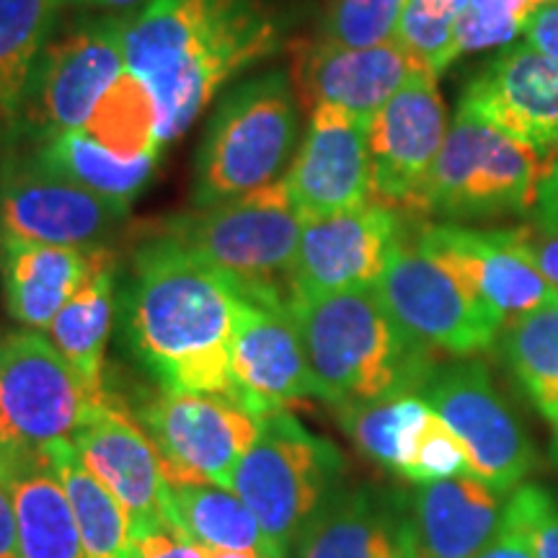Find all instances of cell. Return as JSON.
I'll return each instance as SVG.
<instances>
[{
    "instance_id": "1",
    "label": "cell",
    "mask_w": 558,
    "mask_h": 558,
    "mask_svg": "<svg viewBox=\"0 0 558 558\" xmlns=\"http://www.w3.org/2000/svg\"><path fill=\"white\" fill-rule=\"evenodd\" d=\"M282 45L264 0H150L124 32V65L158 104L160 145L184 135L215 94Z\"/></svg>"
},
{
    "instance_id": "2",
    "label": "cell",
    "mask_w": 558,
    "mask_h": 558,
    "mask_svg": "<svg viewBox=\"0 0 558 558\" xmlns=\"http://www.w3.org/2000/svg\"><path fill=\"white\" fill-rule=\"evenodd\" d=\"M241 279L166 235L135 256L128 333L137 360L173 393H230Z\"/></svg>"
},
{
    "instance_id": "3",
    "label": "cell",
    "mask_w": 558,
    "mask_h": 558,
    "mask_svg": "<svg viewBox=\"0 0 558 558\" xmlns=\"http://www.w3.org/2000/svg\"><path fill=\"white\" fill-rule=\"evenodd\" d=\"M320 401L333 409L367 407L418 393L439 362L403 329L378 290L303 295L288 292Z\"/></svg>"
},
{
    "instance_id": "4",
    "label": "cell",
    "mask_w": 558,
    "mask_h": 558,
    "mask_svg": "<svg viewBox=\"0 0 558 558\" xmlns=\"http://www.w3.org/2000/svg\"><path fill=\"white\" fill-rule=\"evenodd\" d=\"M298 130V94L282 70L239 83L207 124L194 169V207L220 205L284 179Z\"/></svg>"
},
{
    "instance_id": "5",
    "label": "cell",
    "mask_w": 558,
    "mask_h": 558,
    "mask_svg": "<svg viewBox=\"0 0 558 558\" xmlns=\"http://www.w3.org/2000/svg\"><path fill=\"white\" fill-rule=\"evenodd\" d=\"M344 471L337 445L282 409L259 416V435L235 465L228 488L246 501L277 554L295 558L305 530L344 486Z\"/></svg>"
},
{
    "instance_id": "6",
    "label": "cell",
    "mask_w": 558,
    "mask_h": 558,
    "mask_svg": "<svg viewBox=\"0 0 558 558\" xmlns=\"http://www.w3.org/2000/svg\"><path fill=\"white\" fill-rule=\"evenodd\" d=\"M543 158L505 132L460 109L414 202L439 222H478L530 215Z\"/></svg>"
},
{
    "instance_id": "7",
    "label": "cell",
    "mask_w": 558,
    "mask_h": 558,
    "mask_svg": "<svg viewBox=\"0 0 558 558\" xmlns=\"http://www.w3.org/2000/svg\"><path fill=\"white\" fill-rule=\"evenodd\" d=\"M303 226L279 179L243 197L160 222V235L246 282H275L290 275Z\"/></svg>"
},
{
    "instance_id": "8",
    "label": "cell",
    "mask_w": 558,
    "mask_h": 558,
    "mask_svg": "<svg viewBox=\"0 0 558 558\" xmlns=\"http://www.w3.org/2000/svg\"><path fill=\"white\" fill-rule=\"evenodd\" d=\"M375 290L411 337L456 360L492 349L505 329V318L416 241L401 239Z\"/></svg>"
},
{
    "instance_id": "9",
    "label": "cell",
    "mask_w": 558,
    "mask_h": 558,
    "mask_svg": "<svg viewBox=\"0 0 558 558\" xmlns=\"http://www.w3.org/2000/svg\"><path fill=\"white\" fill-rule=\"evenodd\" d=\"M254 416L318 399L303 339L277 282L241 279L230 344V393Z\"/></svg>"
},
{
    "instance_id": "10",
    "label": "cell",
    "mask_w": 558,
    "mask_h": 558,
    "mask_svg": "<svg viewBox=\"0 0 558 558\" xmlns=\"http://www.w3.org/2000/svg\"><path fill=\"white\" fill-rule=\"evenodd\" d=\"M124 32L128 21L107 16L83 21L52 39L34 65L13 128H21L34 140L86 128L101 96L128 70Z\"/></svg>"
},
{
    "instance_id": "11",
    "label": "cell",
    "mask_w": 558,
    "mask_h": 558,
    "mask_svg": "<svg viewBox=\"0 0 558 558\" xmlns=\"http://www.w3.org/2000/svg\"><path fill=\"white\" fill-rule=\"evenodd\" d=\"M418 396L465 445L481 481L501 494L525 484L535 465L533 439L484 362L471 357L437 365Z\"/></svg>"
},
{
    "instance_id": "12",
    "label": "cell",
    "mask_w": 558,
    "mask_h": 558,
    "mask_svg": "<svg viewBox=\"0 0 558 558\" xmlns=\"http://www.w3.org/2000/svg\"><path fill=\"white\" fill-rule=\"evenodd\" d=\"M104 393H94L39 331L9 333L0 349V456L70 439Z\"/></svg>"
},
{
    "instance_id": "13",
    "label": "cell",
    "mask_w": 558,
    "mask_h": 558,
    "mask_svg": "<svg viewBox=\"0 0 558 558\" xmlns=\"http://www.w3.org/2000/svg\"><path fill=\"white\" fill-rule=\"evenodd\" d=\"M135 418L156 445L169 484L207 481L228 488L235 465L259 435V416L228 393L163 390L140 403Z\"/></svg>"
},
{
    "instance_id": "14",
    "label": "cell",
    "mask_w": 558,
    "mask_h": 558,
    "mask_svg": "<svg viewBox=\"0 0 558 558\" xmlns=\"http://www.w3.org/2000/svg\"><path fill=\"white\" fill-rule=\"evenodd\" d=\"M128 209L83 190L52 169L37 148L0 163V235L70 248H99Z\"/></svg>"
},
{
    "instance_id": "15",
    "label": "cell",
    "mask_w": 558,
    "mask_h": 558,
    "mask_svg": "<svg viewBox=\"0 0 558 558\" xmlns=\"http://www.w3.org/2000/svg\"><path fill=\"white\" fill-rule=\"evenodd\" d=\"M414 241L442 262L473 295L509 320L558 300L527 251L525 228H469L427 222Z\"/></svg>"
},
{
    "instance_id": "16",
    "label": "cell",
    "mask_w": 558,
    "mask_h": 558,
    "mask_svg": "<svg viewBox=\"0 0 558 558\" xmlns=\"http://www.w3.org/2000/svg\"><path fill=\"white\" fill-rule=\"evenodd\" d=\"M401 239L403 220L383 202L308 220L288 275V292L320 295L373 288Z\"/></svg>"
},
{
    "instance_id": "17",
    "label": "cell",
    "mask_w": 558,
    "mask_h": 558,
    "mask_svg": "<svg viewBox=\"0 0 558 558\" xmlns=\"http://www.w3.org/2000/svg\"><path fill=\"white\" fill-rule=\"evenodd\" d=\"M448 130L437 75L422 70L369 120L373 199L388 207H414Z\"/></svg>"
},
{
    "instance_id": "18",
    "label": "cell",
    "mask_w": 558,
    "mask_h": 558,
    "mask_svg": "<svg viewBox=\"0 0 558 558\" xmlns=\"http://www.w3.org/2000/svg\"><path fill=\"white\" fill-rule=\"evenodd\" d=\"M70 442L86 469L120 499L130 520V538L166 525V488L156 445L137 418L104 393L83 414Z\"/></svg>"
},
{
    "instance_id": "19",
    "label": "cell",
    "mask_w": 558,
    "mask_h": 558,
    "mask_svg": "<svg viewBox=\"0 0 558 558\" xmlns=\"http://www.w3.org/2000/svg\"><path fill=\"white\" fill-rule=\"evenodd\" d=\"M367 128L369 120L333 104L313 107L303 145L284 173L292 205L305 222L375 202Z\"/></svg>"
},
{
    "instance_id": "20",
    "label": "cell",
    "mask_w": 558,
    "mask_h": 558,
    "mask_svg": "<svg viewBox=\"0 0 558 558\" xmlns=\"http://www.w3.org/2000/svg\"><path fill=\"white\" fill-rule=\"evenodd\" d=\"M460 109L494 124L543 160L558 153V62L530 47L509 45L465 86Z\"/></svg>"
},
{
    "instance_id": "21",
    "label": "cell",
    "mask_w": 558,
    "mask_h": 558,
    "mask_svg": "<svg viewBox=\"0 0 558 558\" xmlns=\"http://www.w3.org/2000/svg\"><path fill=\"white\" fill-rule=\"evenodd\" d=\"M295 558H418L411 494L339 486L303 533Z\"/></svg>"
},
{
    "instance_id": "22",
    "label": "cell",
    "mask_w": 558,
    "mask_h": 558,
    "mask_svg": "<svg viewBox=\"0 0 558 558\" xmlns=\"http://www.w3.org/2000/svg\"><path fill=\"white\" fill-rule=\"evenodd\" d=\"M422 70L396 39L375 47L318 41L298 60L295 75L300 96L308 99L311 109L316 104H333L362 120H373L375 111L386 107Z\"/></svg>"
},
{
    "instance_id": "23",
    "label": "cell",
    "mask_w": 558,
    "mask_h": 558,
    "mask_svg": "<svg viewBox=\"0 0 558 558\" xmlns=\"http://www.w3.org/2000/svg\"><path fill=\"white\" fill-rule=\"evenodd\" d=\"M509 494L478 476L416 486L411 494L418 558H473L497 535Z\"/></svg>"
},
{
    "instance_id": "24",
    "label": "cell",
    "mask_w": 558,
    "mask_h": 558,
    "mask_svg": "<svg viewBox=\"0 0 558 558\" xmlns=\"http://www.w3.org/2000/svg\"><path fill=\"white\" fill-rule=\"evenodd\" d=\"M90 259L94 248L50 246L16 235H0V282L9 316L24 329H50L86 279Z\"/></svg>"
},
{
    "instance_id": "25",
    "label": "cell",
    "mask_w": 558,
    "mask_h": 558,
    "mask_svg": "<svg viewBox=\"0 0 558 558\" xmlns=\"http://www.w3.org/2000/svg\"><path fill=\"white\" fill-rule=\"evenodd\" d=\"M0 481L16 509L21 558H88L68 494L45 448L3 452Z\"/></svg>"
},
{
    "instance_id": "26",
    "label": "cell",
    "mask_w": 558,
    "mask_h": 558,
    "mask_svg": "<svg viewBox=\"0 0 558 558\" xmlns=\"http://www.w3.org/2000/svg\"><path fill=\"white\" fill-rule=\"evenodd\" d=\"M166 518L184 538L209 554L282 558L239 494L207 481H179L166 488Z\"/></svg>"
},
{
    "instance_id": "27",
    "label": "cell",
    "mask_w": 558,
    "mask_h": 558,
    "mask_svg": "<svg viewBox=\"0 0 558 558\" xmlns=\"http://www.w3.org/2000/svg\"><path fill=\"white\" fill-rule=\"evenodd\" d=\"M114 254L107 246L94 248L86 279L47 329V339L94 393H104L107 344L114 320Z\"/></svg>"
},
{
    "instance_id": "28",
    "label": "cell",
    "mask_w": 558,
    "mask_h": 558,
    "mask_svg": "<svg viewBox=\"0 0 558 558\" xmlns=\"http://www.w3.org/2000/svg\"><path fill=\"white\" fill-rule=\"evenodd\" d=\"M339 424L362 456L407 481L414 465L418 445L435 422V409L418 393L399 396L367 407L341 409Z\"/></svg>"
},
{
    "instance_id": "29",
    "label": "cell",
    "mask_w": 558,
    "mask_h": 558,
    "mask_svg": "<svg viewBox=\"0 0 558 558\" xmlns=\"http://www.w3.org/2000/svg\"><path fill=\"white\" fill-rule=\"evenodd\" d=\"M37 153L52 169L65 173L83 190L99 194L111 205L128 209L137 194L148 186L160 153H145L137 158H122L83 130H68L60 135L39 140Z\"/></svg>"
},
{
    "instance_id": "30",
    "label": "cell",
    "mask_w": 558,
    "mask_h": 558,
    "mask_svg": "<svg viewBox=\"0 0 558 558\" xmlns=\"http://www.w3.org/2000/svg\"><path fill=\"white\" fill-rule=\"evenodd\" d=\"M45 452L65 488L86 556L128 558L130 520L120 499L86 469L70 439H54L45 445Z\"/></svg>"
},
{
    "instance_id": "31",
    "label": "cell",
    "mask_w": 558,
    "mask_h": 558,
    "mask_svg": "<svg viewBox=\"0 0 558 558\" xmlns=\"http://www.w3.org/2000/svg\"><path fill=\"white\" fill-rule=\"evenodd\" d=\"M499 360L530 407L558 422V300L509 320L499 333Z\"/></svg>"
},
{
    "instance_id": "32",
    "label": "cell",
    "mask_w": 558,
    "mask_h": 558,
    "mask_svg": "<svg viewBox=\"0 0 558 558\" xmlns=\"http://www.w3.org/2000/svg\"><path fill=\"white\" fill-rule=\"evenodd\" d=\"M62 0H0V120L16 124L39 54L52 41Z\"/></svg>"
},
{
    "instance_id": "33",
    "label": "cell",
    "mask_w": 558,
    "mask_h": 558,
    "mask_svg": "<svg viewBox=\"0 0 558 558\" xmlns=\"http://www.w3.org/2000/svg\"><path fill=\"white\" fill-rule=\"evenodd\" d=\"M83 132L122 158L163 150L158 137L156 96L148 83L130 70H124L120 78L111 83V88L90 111Z\"/></svg>"
},
{
    "instance_id": "34",
    "label": "cell",
    "mask_w": 558,
    "mask_h": 558,
    "mask_svg": "<svg viewBox=\"0 0 558 558\" xmlns=\"http://www.w3.org/2000/svg\"><path fill=\"white\" fill-rule=\"evenodd\" d=\"M469 0H409L396 41L429 73L439 75L460 58L458 26Z\"/></svg>"
},
{
    "instance_id": "35",
    "label": "cell",
    "mask_w": 558,
    "mask_h": 558,
    "mask_svg": "<svg viewBox=\"0 0 558 558\" xmlns=\"http://www.w3.org/2000/svg\"><path fill=\"white\" fill-rule=\"evenodd\" d=\"M409 0H331L320 41L337 47H375L393 41Z\"/></svg>"
},
{
    "instance_id": "36",
    "label": "cell",
    "mask_w": 558,
    "mask_h": 558,
    "mask_svg": "<svg viewBox=\"0 0 558 558\" xmlns=\"http://www.w3.org/2000/svg\"><path fill=\"white\" fill-rule=\"evenodd\" d=\"M543 3L546 0H469L458 26L460 54L509 47L525 34Z\"/></svg>"
},
{
    "instance_id": "37",
    "label": "cell",
    "mask_w": 558,
    "mask_h": 558,
    "mask_svg": "<svg viewBox=\"0 0 558 558\" xmlns=\"http://www.w3.org/2000/svg\"><path fill=\"white\" fill-rule=\"evenodd\" d=\"M458 476H476V473H473L469 450L460 442L456 432H452L442 418L435 416V422L429 424L422 445H418L416 460L414 465H411L407 481L422 486Z\"/></svg>"
},
{
    "instance_id": "38",
    "label": "cell",
    "mask_w": 558,
    "mask_h": 558,
    "mask_svg": "<svg viewBox=\"0 0 558 558\" xmlns=\"http://www.w3.org/2000/svg\"><path fill=\"white\" fill-rule=\"evenodd\" d=\"M507 507L525 530L535 558H558V499L541 484H522L509 494Z\"/></svg>"
},
{
    "instance_id": "39",
    "label": "cell",
    "mask_w": 558,
    "mask_h": 558,
    "mask_svg": "<svg viewBox=\"0 0 558 558\" xmlns=\"http://www.w3.org/2000/svg\"><path fill=\"white\" fill-rule=\"evenodd\" d=\"M128 558H209V550L184 538L171 522H166L150 533L130 538Z\"/></svg>"
},
{
    "instance_id": "40",
    "label": "cell",
    "mask_w": 558,
    "mask_h": 558,
    "mask_svg": "<svg viewBox=\"0 0 558 558\" xmlns=\"http://www.w3.org/2000/svg\"><path fill=\"white\" fill-rule=\"evenodd\" d=\"M530 226L538 230H558V153L543 163L535 202L530 209Z\"/></svg>"
},
{
    "instance_id": "41",
    "label": "cell",
    "mask_w": 558,
    "mask_h": 558,
    "mask_svg": "<svg viewBox=\"0 0 558 558\" xmlns=\"http://www.w3.org/2000/svg\"><path fill=\"white\" fill-rule=\"evenodd\" d=\"M473 558H535V550L530 546L525 530H522L520 520L512 514V509L507 507L497 535Z\"/></svg>"
},
{
    "instance_id": "42",
    "label": "cell",
    "mask_w": 558,
    "mask_h": 558,
    "mask_svg": "<svg viewBox=\"0 0 558 558\" xmlns=\"http://www.w3.org/2000/svg\"><path fill=\"white\" fill-rule=\"evenodd\" d=\"M525 41L530 47L558 62V0H546L525 29Z\"/></svg>"
},
{
    "instance_id": "43",
    "label": "cell",
    "mask_w": 558,
    "mask_h": 558,
    "mask_svg": "<svg viewBox=\"0 0 558 558\" xmlns=\"http://www.w3.org/2000/svg\"><path fill=\"white\" fill-rule=\"evenodd\" d=\"M525 228L527 251L533 256L535 267L543 275V279L558 292V230H538L533 226Z\"/></svg>"
},
{
    "instance_id": "44",
    "label": "cell",
    "mask_w": 558,
    "mask_h": 558,
    "mask_svg": "<svg viewBox=\"0 0 558 558\" xmlns=\"http://www.w3.org/2000/svg\"><path fill=\"white\" fill-rule=\"evenodd\" d=\"M0 558H21L16 509L3 481H0Z\"/></svg>"
},
{
    "instance_id": "45",
    "label": "cell",
    "mask_w": 558,
    "mask_h": 558,
    "mask_svg": "<svg viewBox=\"0 0 558 558\" xmlns=\"http://www.w3.org/2000/svg\"><path fill=\"white\" fill-rule=\"evenodd\" d=\"M65 3L88 5V9H104V11H128L132 5L143 3V0H62V5Z\"/></svg>"
},
{
    "instance_id": "46",
    "label": "cell",
    "mask_w": 558,
    "mask_h": 558,
    "mask_svg": "<svg viewBox=\"0 0 558 558\" xmlns=\"http://www.w3.org/2000/svg\"><path fill=\"white\" fill-rule=\"evenodd\" d=\"M550 456H554V463L558 465V422L554 424V442H550Z\"/></svg>"
},
{
    "instance_id": "47",
    "label": "cell",
    "mask_w": 558,
    "mask_h": 558,
    "mask_svg": "<svg viewBox=\"0 0 558 558\" xmlns=\"http://www.w3.org/2000/svg\"><path fill=\"white\" fill-rule=\"evenodd\" d=\"M209 558H262L254 554H209Z\"/></svg>"
},
{
    "instance_id": "48",
    "label": "cell",
    "mask_w": 558,
    "mask_h": 558,
    "mask_svg": "<svg viewBox=\"0 0 558 558\" xmlns=\"http://www.w3.org/2000/svg\"><path fill=\"white\" fill-rule=\"evenodd\" d=\"M0 349H3V337H0Z\"/></svg>"
}]
</instances>
